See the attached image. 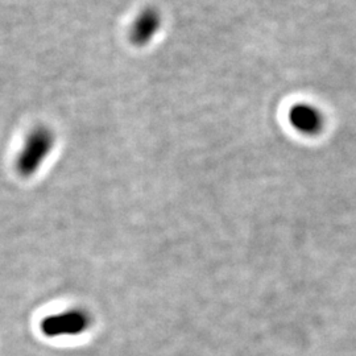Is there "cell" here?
Wrapping results in <instances>:
<instances>
[{
  "mask_svg": "<svg viewBox=\"0 0 356 356\" xmlns=\"http://www.w3.org/2000/svg\"><path fill=\"white\" fill-rule=\"evenodd\" d=\"M56 143L51 128L36 127L28 134L20 152L16 157V170L22 177L35 176L45 163Z\"/></svg>",
  "mask_w": 356,
  "mask_h": 356,
  "instance_id": "1",
  "label": "cell"
},
{
  "mask_svg": "<svg viewBox=\"0 0 356 356\" xmlns=\"http://www.w3.org/2000/svg\"><path fill=\"white\" fill-rule=\"evenodd\" d=\"M289 122L293 128L304 135H317L323 127V116L321 111L307 103L293 106L289 111Z\"/></svg>",
  "mask_w": 356,
  "mask_h": 356,
  "instance_id": "3",
  "label": "cell"
},
{
  "mask_svg": "<svg viewBox=\"0 0 356 356\" xmlns=\"http://www.w3.org/2000/svg\"><path fill=\"white\" fill-rule=\"evenodd\" d=\"M161 26V16L154 8H147L135 19L129 31L131 41L138 45L144 47L152 40Z\"/></svg>",
  "mask_w": 356,
  "mask_h": 356,
  "instance_id": "4",
  "label": "cell"
},
{
  "mask_svg": "<svg viewBox=\"0 0 356 356\" xmlns=\"http://www.w3.org/2000/svg\"><path fill=\"white\" fill-rule=\"evenodd\" d=\"M91 317L86 310L70 309L63 313H56L41 321V332L48 338L74 337L89 329Z\"/></svg>",
  "mask_w": 356,
  "mask_h": 356,
  "instance_id": "2",
  "label": "cell"
}]
</instances>
